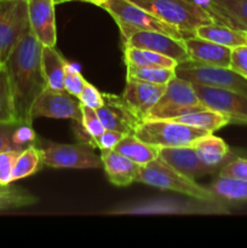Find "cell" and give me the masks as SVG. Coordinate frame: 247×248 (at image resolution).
I'll use <instances>...</instances> for the list:
<instances>
[{"label": "cell", "instance_id": "f35d334b", "mask_svg": "<svg viewBox=\"0 0 247 248\" xmlns=\"http://www.w3.org/2000/svg\"><path fill=\"white\" fill-rule=\"evenodd\" d=\"M31 125H23V124H19L16 127L14 132V143L17 148H22V145L27 142H31L34 140V133L31 131V128L29 127Z\"/></svg>", "mask_w": 247, "mask_h": 248}, {"label": "cell", "instance_id": "30bf717a", "mask_svg": "<svg viewBox=\"0 0 247 248\" xmlns=\"http://www.w3.org/2000/svg\"><path fill=\"white\" fill-rule=\"evenodd\" d=\"M193 87L206 108L224 114L232 123L247 124V94L199 84H193Z\"/></svg>", "mask_w": 247, "mask_h": 248}, {"label": "cell", "instance_id": "4fadbf2b", "mask_svg": "<svg viewBox=\"0 0 247 248\" xmlns=\"http://www.w3.org/2000/svg\"><path fill=\"white\" fill-rule=\"evenodd\" d=\"M103 104L96 113L106 130L116 131L123 135H133L140 121L130 110L121 96L102 93Z\"/></svg>", "mask_w": 247, "mask_h": 248}, {"label": "cell", "instance_id": "603a6c76", "mask_svg": "<svg viewBox=\"0 0 247 248\" xmlns=\"http://www.w3.org/2000/svg\"><path fill=\"white\" fill-rule=\"evenodd\" d=\"M114 150L128 157L138 165H145L159 159L160 148L143 142L135 135H125L120 142L115 145Z\"/></svg>", "mask_w": 247, "mask_h": 248}, {"label": "cell", "instance_id": "cb8c5ba5", "mask_svg": "<svg viewBox=\"0 0 247 248\" xmlns=\"http://www.w3.org/2000/svg\"><path fill=\"white\" fill-rule=\"evenodd\" d=\"M171 120L183 123L189 126H194V127L202 128V130L208 131L211 133L232 123L230 118H228L227 115L210 108H203L201 110L188 113L185 115L171 119Z\"/></svg>", "mask_w": 247, "mask_h": 248}, {"label": "cell", "instance_id": "d6986e66", "mask_svg": "<svg viewBox=\"0 0 247 248\" xmlns=\"http://www.w3.org/2000/svg\"><path fill=\"white\" fill-rule=\"evenodd\" d=\"M101 160L109 182L114 186H130L137 179L140 165L136 164L116 150H102Z\"/></svg>", "mask_w": 247, "mask_h": 248}, {"label": "cell", "instance_id": "83f0119b", "mask_svg": "<svg viewBox=\"0 0 247 248\" xmlns=\"http://www.w3.org/2000/svg\"><path fill=\"white\" fill-rule=\"evenodd\" d=\"M40 149L34 145H28L19 153L16 162H15L14 171H12V182L19 181L22 178L35 173L41 164Z\"/></svg>", "mask_w": 247, "mask_h": 248}, {"label": "cell", "instance_id": "52a82bcc", "mask_svg": "<svg viewBox=\"0 0 247 248\" xmlns=\"http://www.w3.org/2000/svg\"><path fill=\"white\" fill-rule=\"evenodd\" d=\"M174 72H176V77L186 80L191 84L232 90V91L247 94V79L230 68L202 64V63L188 61V62L177 64Z\"/></svg>", "mask_w": 247, "mask_h": 248}, {"label": "cell", "instance_id": "d4e9b609", "mask_svg": "<svg viewBox=\"0 0 247 248\" xmlns=\"http://www.w3.org/2000/svg\"><path fill=\"white\" fill-rule=\"evenodd\" d=\"M124 60H125L126 64L139 65V67L176 69L177 64H178L174 60L161 55V53L144 50V48L132 47V46H124Z\"/></svg>", "mask_w": 247, "mask_h": 248}, {"label": "cell", "instance_id": "ab89813d", "mask_svg": "<svg viewBox=\"0 0 247 248\" xmlns=\"http://www.w3.org/2000/svg\"><path fill=\"white\" fill-rule=\"evenodd\" d=\"M81 1H85V2H90V4H93V5H96V6H101V5H103L104 2L109 1V0H81Z\"/></svg>", "mask_w": 247, "mask_h": 248}, {"label": "cell", "instance_id": "8d00e7d4", "mask_svg": "<svg viewBox=\"0 0 247 248\" xmlns=\"http://www.w3.org/2000/svg\"><path fill=\"white\" fill-rule=\"evenodd\" d=\"M125 135L120 132H116V131L111 130H106L101 136H98L97 138L93 140V145L94 147L99 148L101 150H109L114 149L115 145L118 144L121 140V138Z\"/></svg>", "mask_w": 247, "mask_h": 248}, {"label": "cell", "instance_id": "e575fe53", "mask_svg": "<svg viewBox=\"0 0 247 248\" xmlns=\"http://www.w3.org/2000/svg\"><path fill=\"white\" fill-rule=\"evenodd\" d=\"M220 177H232L247 182V159H236L225 165L219 171Z\"/></svg>", "mask_w": 247, "mask_h": 248}, {"label": "cell", "instance_id": "4dcf8cb0", "mask_svg": "<svg viewBox=\"0 0 247 248\" xmlns=\"http://www.w3.org/2000/svg\"><path fill=\"white\" fill-rule=\"evenodd\" d=\"M81 125L86 135L89 136L90 140L92 142V145H93L94 138L101 136L106 131L96 110L86 106H81Z\"/></svg>", "mask_w": 247, "mask_h": 248}, {"label": "cell", "instance_id": "ffe728a7", "mask_svg": "<svg viewBox=\"0 0 247 248\" xmlns=\"http://www.w3.org/2000/svg\"><path fill=\"white\" fill-rule=\"evenodd\" d=\"M67 64V61L56 50V47H41V69L48 89L55 91H65L64 75Z\"/></svg>", "mask_w": 247, "mask_h": 248}, {"label": "cell", "instance_id": "4316f807", "mask_svg": "<svg viewBox=\"0 0 247 248\" xmlns=\"http://www.w3.org/2000/svg\"><path fill=\"white\" fill-rule=\"evenodd\" d=\"M174 77H176V72L170 68H152L126 64V80H139V81L150 82V84L166 85Z\"/></svg>", "mask_w": 247, "mask_h": 248}, {"label": "cell", "instance_id": "7402d4cb", "mask_svg": "<svg viewBox=\"0 0 247 248\" xmlns=\"http://www.w3.org/2000/svg\"><path fill=\"white\" fill-rule=\"evenodd\" d=\"M190 147L195 150L199 159L206 166L213 170L218 165L222 164L229 154V147L227 143L222 138L213 136L212 133L198 138L196 140H194Z\"/></svg>", "mask_w": 247, "mask_h": 248}, {"label": "cell", "instance_id": "484cf974", "mask_svg": "<svg viewBox=\"0 0 247 248\" xmlns=\"http://www.w3.org/2000/svg\"><path fill=\"white\" fill-rule=\"evenodd\" d=\"M218 201L245 202L247 201V182L232 177H218L210 186Z\"/></svg>", "mask_w": 247, "mask_h": 248}, {"label": "cell", "instance_id": "9a60e30c", "mask_svg": "<svg viewBox=\"0 0 247 248\" xmlns=\"http://www.w3.org/2000/svg\"><path fill=\"white\" fill-rule=\"evenodd\" d=\"M28 1L29 28L43 46L56 47L55 2L53 0H27Z\"/></svg>", "mask_w": 247, "mask_h": 248}, {"label": "cell", "instance_id": "9c48e42d", "mask_svg": "<svg viewBox=\"0 0 247 248\" xmlns=\"http://www.w3.org/2000/svg\"><path fill=\"white\" fill-rule=\"evenodd\" d=\"M41 161L52 169H99L102 167L101 157L85 144H57L50 143L40 149Z\"/></svg>", "mask_w": 247, "mask_h": 248}, {"label": "cell", "instance_id": "8992f818", "mask_svg": "<svg viewBox=\"0 0 247 248\" xmlns=\"http://www.w3.org/2000/svg\"><path fill=\"white\" fill-rule=\"evenodd\" d=\"M206 108L199 99L193 84L174 77L166 84V90L145 120H171L188 113Z\"/></svg>", "mask_w": 247, "mask_h": 248}, {"label": "cell", "instance_id": "7bdbcfd3", "mask_svg": "<svg viewBox=\"0 0 247 248\" xmlns=\"http://www.w3.org/2000/svg\"><path fill=\"white\" fill-rule=\"evenodd\" d=\"M198 1H199V0H198Z\"/></svg>", "mask_w": 247, "mask_h": 248}, {"label": "cell", "instance_id": "44dd1931", "mask_svg": "<svg viewBox=\"0 0 247 248\" xmlns=\"http://www.w3.org/2000/svg\"><path fill=\"white\" fill-rule=\"evenodd\" d=\"M194 35L230 48L247 45V35L244 31L217 22L198 27L194 31Z\"/></svg>", "mask_w": 247, "mask_h": 248}, {"label": "cell", "instance_id": "b9f144b4", "mask_svg": "<svg viewBox=\"0 0 247 248\" xmlns=\"http://www.w3.org/2000/svg\"><path fill=\"white\" fill-rule=\"evenodd\" d=\"M1 65H2V64H1V63H0V67H1Z\"/></svg>", "mask_w": 247, "mask_h": 248}, {"label": "cell", "instance_id": "2e32d148", "mask_svg": "<svg viewBox=\"0 0 247 248\" xmlns=\"http://www.w3.org/2000/svg\"><path fill=\"white\" fill-rule=\"evenodd\" d=\"M215 22L244 31L247 35V0H199Z\"/></svg>", "mask_w": 247, "mask_h": 248}, {"label": "cell", "instance_id": "ba28073f", "mask_svg": "<svg viewBox=\"0 0 247 248\" xmlns=\"http://www.w3.org/2000/svg\"><path fill=\"white\" fill-rule=\"evenodd\" d=\"M29 29L27 0H0V63L4 64Z\"/></svg>", "mask_w": 247, "mask_h": 248}, {"label": "cell", "instance_id": "f1b7e54d", "mask_svg": "<svg viewBox=\"0 0 247 248\" xmlns=\"http://www.w3.org/2000/svg\"><path fill=\"white\" fill-rule=\"evenodd\" d=\"M36 202V198L22 189L9 186H0V210L24 207Z\"/></svg>", "mask_w": 247, "mask_h": 248}, {"label": "cell", "instance_id": "d6a6232c", "mask_svg": "<svg viewBox=\"0 0 247 248\" xmlns=\"http://www.w3.org/2000/svg\"><path fill=\"white\" fill-rule=\"evenodd\" d=\"M86 80L82 78L81 73L79 72L75 65L69 64L68 63L67 68H65V75H64V90L72 96L77 97L79 98L80 93L84 90L85 85H86Z\"/></svg>", "mask_w": 247, "mask_h": 248}, {"label": "cell", "instance_id": "f546056e", "mask_svg": "<svg viewBox=\"0 0 247 248\" xmlns=\"http://www.w3.org/2000/svg\"><path fill=\"white\" fill-rule=\"evenodd\" d=\"M0 123L19 124L14 110L9 80L4 65L0 67Z\"/></svg>", "mask_w": 247, "mask_h": 248}, {"label": "cell", "instance_id": "1f68e13d", "mask_svg": "<svg viewBox=\"0 0 247 248\" xmlns=\"http://www.w3.org/2000/svg\"><path fill=\"white\" fill-rule=\"evenodd\" d=\"M23 149H9L0 153V186H9L12 183V171L19 153Z\"/></svg>", "mask_w": 247, "mask_h": 248}, {"label": "cell", "instance_id": "5bb4252c", "mask_svg": "<svg viewBox=\"0 0 247 248\" xmlns=\"http://www.w3.org/2000/svg\"><path fill=\"white\" fill-rule=\"evenodd\" d=\"M165 90L166 85L150 84L139 80H126V86L121 98L136 118L142 123L148 118L150 110L162 96Z\"/></svg>", "mask_w": 247, "mask_h": 248}, {"label": "cell", "instance_id": "ac0fdd59", "mask_svg": "<svg viewBox=\"0 0 247 248\" xmlns=\"http://www.w3.org/2000/svg\"><path fill=\"white\" fill-rule=\"evenodd\" d=\"M160 159L166 162L174 170L185 174L189 178H198L213 172V169L206 166L200 159L195 150L189 147H173L160 148Z\"/></svg>", "mask_w": 247, "mask_h": 248}, {"label": "cell", "instance_id": "60d3db41", "mask_svg": "<svg viewBox=\"0 0 247 248\" xmlns=\"http://www.w3.org/2000/svg\"><path fill=\"white\" fill-rule=\"evenodd\" d=\"M69 1H77V0H53V2H55V5L63 4V2H69ZM80 1H81V0H80Z\"/></svg>", "mask_w": 247, "mask_h": 248}, {"label": "cell", "instance_id": "e0dca14e", "mask_svg": "<svg viewBox=\"0 0 247 248\" xmlns=\"http://www.w3.org/2000/svg\"><path fill=\"white\" fill-rule=\"evenodd\" d=\"M184 45L193 62L224 68L230 67L232 48L205 40L196 35L184 38Z\"/></svg>", "mask_w": 247, "mask_h": 248}, {"label": "cell", "instance_id": "277c9868", "mask_svg": "<svg viewBox=\"0 0 247 248\" xmlns=\"http://www.w3.org/2000/svg\"><path fill=\"white\" fill-rule=\"evenodd\" d=\"M162 21L177 27L186 35H194L198 27L213 23L210 12L198 0H130Z\"/></svg>", "mask_w": 247, "mask_h": 248}, {"label": "cell", "instance_id": "8fae6325", "mask_svg": "<svg viewBox=\"0 0 247 248\" xmlns=\"http://www.w3.org/2000/svg\"><path fill=\"white\" fill-rule=\"evenodd\" d=\"M31 119H72L81 124V104L77 97L67 91H55L46 87L31 107Z\"/></svg>", "mask_w": 247, "mask_h": 248}, {"label": "cell", "instance_id": "7c38bea8", "mask_svg": "<svg viewBox=\"0 0 247 248\" xmlns=\"http://www.w3.org/2000/svg\"><path fill=\"white\" fill-rule=\"evenodd\" d=\"M124 46H132L137 48L154 51L161 53L176 61L177 63H184L190 61L184 39H177L165 33L153 31H137L131 34L125 41Z\"/></svg>", "mask_w": 247, "mask_h": 248}, {"label": "cell", "instance_id": "74e56055", "mask_svg": "<svg viewBox=\"0 0 247 248\" xmlns=\"http://www.w3.org/2000/svg\"><path fill=\"white\" fill-rule=\"evenodd\" d=\"M19 124L0 123V153L9 149H21L17 148L14 143V132Z\"/></svg>", "mask_w": 247, "mask_h": 248}, {"label": "cell", "instance_id": "5b68a950", "mask_svg": "<svg viewBox=\"0 0 247 248\" xmlns=\"http://www.w3.org/2000/svg\"><path fill=\"white\" fill-rule=\"evenodd\" d=\"M208 131L173 120H144L133 135L148 144L159 148L189 147L194 140L208 135Z\"/></svg>", "mask_w": 247, "mask_h": 248}, {"label": "cell", "instance_id": "6da1fadb", "mask_svg": "<svg viewBox=\"0 0 247 248\" xmlns=\"http://www.w3.org/2000/svg\"><path fill=\"white\" fill-rule=\"evenodd\" d=\"M41 47L43 45L29 28L2 64L9 80L15 114L23 125L31 124V107L47 87L41 69Z\"/></svg>", "mask_w": 247, "mask_h": 248}, {"label": "cell", "instance_id": "d590c367", "mask_svg": "<svg viewBox=\"0 0 247 248\" xmlns=\"http://www.w3.org/2000/svg\"><path fill=\"white\" fill-rule=\"evenodd\" d=\"M229 68L247 79V45L232 48Z\"/></svg>", "mask_w": 247, "mask_h": 248}, {"label": "cell", "instance_id": "3957f363", "mask_svg": "<svg viewBox=\"0 0 247 248\" xmlns=\"http://www.w3.org/2000/svg\"><path fill=\"white\" fill-rule=\"evenodd\" d=\"M99 7L108 12L111 18L116 22L123 41L137 31H160L177 39L190 36L130 0H109Z\"/></svg>", "mask_w": 247, "mask_h": 248}, {"label": "cell", "instance_id": "7a4b0ae2", "mask_svg": "<svg viewBox=\"0 0 247 248\" xmlns=\"http://www.w3.org/2000/svg\"><path fill=\"white\" fill-rule=\"evenodd\" d=\"M136 182L148 184L162 190L183 194L200 202H218V199L210 190V188H205L198 184L193 178H189L188 176L174 170L173 167L162 161L160 157L154 161L142 165L138 171Z\"/></svg>", "mask_w": 247, "mask_h": 248}, {"label": "cell", "instance_id": "836d02e7", "mask_svg": "<svg viewBox=\"0 0 247 248\" xmlns=\"http://www.w3.org/2000/svg\"><path fill=\"white\" fill-rule=\"evenodd\" d=\"M79 101L81 106L90 107V108L96 110L103 104V96H102V92H99L93 85L86 82L84 90L79 96Z\"/></svg>", "mask_w": 247, "mask_h": 248}]
</instances>
